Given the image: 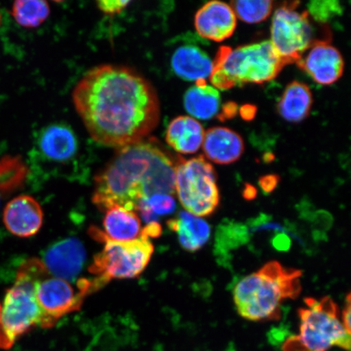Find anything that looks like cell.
<instances>
[{
    "mask_svg": "<svg viewBox=\"0 0 351 351\" xmlns=\"http://www.w3.org/2000/svg\"><path fill=\"white\" fill-rule=\"evenodd\" d=\"M177 160L155 138L118 149L95 178L92 201L101 210L121 207L135 210L154 195L175 194Z\"/></svg>",
    "mask_w": 351,
    "mask_h": 351,
    "instance_id": "7a4b0ae2",
    "label": "cell"
},
{
    "mask_svg": "<svg viewBox=\"0 0 351 351\" xmlns=\"http://www.w3.org/2000/svg\"><path fill=\"white\" fill-rule=\"evenodd\" d=\"M284 63L270 41L248 44L232 49L219 48L210 76L213 86L226 90L245 84H263L274 80Z\"/></svg>",
    "mask_w": 351,
    "mask_h": 351,
    "instance_id": "277c9868",
    "label": "cell"
},
{
    "mask_svg": "<svg viewBox=\"0 0 351 351\" xmlns=\"http://www.w3.org/2000/svg\"><path fill=\"white\" fill-rule=\"evenodd\" d=\"M249 231L247 226L235 221L223 222L219 226L216 237V254L227 256L230 250L247 243Z\"/></svg>",
    "mask_w": 351,
    "mask_h": 351,
    "instance_id": "d4e9b609",
    "label": "cell"
},
{
    "mask_svg": "<svg viewBox=\"0 0 351 351\" xmlns=\"http://www.w3.org/2000/svg\"><path fill=\"white\" fill-rule=\"evenodd\" d=\"M175 193L188 213L197 217L210 216L221 200L213 166L204 156L178 157Z\"/></svg>",
    "mask_w": 351,
    "mask_h": 351,
    "instance_id": "ba28073f",
    "label": "cell"
},
{
    "mask_svg": "<svg viewBox=\"0 0 351 351\" xmlns=\"http://www.w3.org/2000/svg\"><path fill=\"white\" fill-rule=\"evenodd\" d=\"M3 219L4 226L12 234L29 238L40 230L43 212L40 204L33 197L21 195L7 204Z\"/></svg>",
    "mask_w": 351,
    "mask_h": 351,
    "instance_id": "4fadbf2b",
    "label": "cell"
},
{
    "mask_svg": "<svg viewBox=\"0 0 351 351\" xmlns=\"http://www.w3.org/2000/svg\"><path fill=\"white\" fill-rule=\"evenodd\" d=\"M204 152L210 161L218 165H230L243 155V139L234 130L226 127H213L205 132Z\"/></svg>",
    "mask_w": 351,
    "mask_h": 351,
    "instance_id": "9a60e30c",
    "label": "cell"
},
{
    "mask_svg": "<svg viewBox=\"0 0 351 351\" xmlns=\"http://www.w3.org/2000/svg\"><path fill=\"white\" fill-rule=\"evenodd\" d=\"M90 234L95 240L104 243L102 251L96 254L89 271L106 285L113 279L138 278L150 263L154 245L147 236L129 241L109 239L104 231L92 227Z\"/></svg>",
    "mask_w": 351,
    "mask_h": 351,
    "instance_id": "52a82bcc",
    "label": "cell"
},
{
    "mask_svg": "<svg viewBox=\"0 0 351 351\" xmlns=\"http://www.w3.org/2000/svg\"><path fill=\"white\" fill-rule=\"evenodd\" d=\"M39 263L32 258L22 263L14 285L5 293L0 317V349H10L19 337L41 326L43 314L35 293Z\"/></svg>",
    "mask_w": 351,
    "mask_h": 351,
    "instance_id": "5b68a950",
    "label": "cell"
},
{
    "mask_svg": "<svg viewBox=\"0 0 351 351\" xmlns=\"http://www.w3.org/2000/svg\"><path fill=\"white\" fill-rule=\"evenodd\" d=\"M130 3V1H125V0H122V1L121 0H110V1L103 0V1L97 2V6L105 15L114 16L120 14Z\"/></svg>",
    "mask_w": 351,
    "mask_h": 351,
    "instance_id": "f1b7e54d",
    "label": "cell"
},
{
    "mask_svg": "<svg viewBox=\"0 0 351 351\" xmlns=\"http://www.w3.org/2000/svg\"><path fill=\"white\" fill-rule=\"evenodd\" d=\"M350 293H349L346 298L345 308L342 314V324L349 333H350Z\"/></svg>",
    "mask_w": 351,
    "mask_h": 351,
    "instance_id": "4dcf8cb0",
    "label": "cell"
},
{
    "mask_svg": "<svg viewBox=\"0 0 351 351\" xmlns=\"http://www.w3.org/2000/svg\"><path fill=\"white\" fill-rule=\"evenodd\" d=\"M231 8L237 17L245 23L257 24L265 21L273 12L274 2L269 1H232Z\"/></svg>",
    "mask_w": 351,
    "mask_h": 351,
    "instance_id": "484cf974",
    "label": "cell"
},
{
    "mask_svg": "<svg viewBox=\"0 0 351 351\" xmlns=\"http://www.w3.org/2000/svg\"><path fill=\"white\" fill-rule=\"evenodd\" d=\"M205 131L203 125L188 116L176 117L166 130L167 143L183 155L195 154L203 146Z\"/></svg>",
    "mask_w": 351,
    "mask_h": 351,
    "instance_id": "e0dca14e",
    "label": "cell"
},
{
    "mask_svg": "<svg viewBox=\"0 0 351 351\" xmlns=\"http://www.w3.org/2000/svg\"><path fill=\"white\" fill-rule=\"evenodd\" d=\"M78 115L91 138L122 148L147 138L159 124L160 104L155 88L125 66H97L73 91Z\"/></svg>",
    "mask_w": 351,
    "mask_h": 351,
    "instance_id": "6da1fadb",
    "label": "cell"
},
{
    "mask_svg": "<svg viewBox=\"0 0 351 351\" xmlns=\"http://www.w3.org/2000/svg\"><path fill=\"white\" fill-rule=\"evenodd\" d=\"M0 21H1V15H0Z\"/></svg>",
    "mask_w": 351,
    "mask_h": 351,
    "instance_id": "e575fe53",
    "label": "cell"
},
{
    "mask_svg": "<svg viewBox=\"0 0 351 351\" xmlns=\"http://www.w3.org/2000/svg\"><path fill=\"white\" fill-rule=\"evenodd\" d=\"M306 307L298 311L300 335L289 339L284 351H328L333 346L349 351L350 333L340 320L339 309L329 297L305 300Z\"/></svg>",
    "mask_w": 351,
    "mask_h": 351,
    "instance_id": "8992f818",
    "label": "cell"
},
{
    "mask_svg": "<svg viewBox=\"0 0 351 351\" xmlns=\"http://www.w3.org/2000/svg\"><path fill=\"white\" fill-rule=\"evenodd\" d=\"M176 75L186 81L206 80L213 71L214 60L195 44H186L176 49L171 60Z\"/></svg>",
    "mask_w": 351,
    "mask_h": 351,
    "instance_id": "2e32d148",
    "label": "cell"
},
{
    "mask_svg": "<svg viewBox=\"0 0 351 351\" xmlns=\"http://www.w3.org/2000/svg\"><path fill=\"white\" fill-rule=\"evenodd\" d=\"M302 271L271 261L236 284L234 300L241 317L252 322L278 319L280 305L302 291Z\"/></svg>",
    "mask_w": 351,
    "mask_h": 351,
    "instance_id": "3957f363",
    "label": "cell"
},
{
    "mask_svg": "<svg viewBox=\"0 0 351 351\" xmlns=\"http://www.w3.org/2000/svg\"><path fill=\"white\" fill-rule=\"evenodd\" d=\"M278 180L275 177H267L261 179V185L263 188V191L265 193H269L274 190L278 184Z\"/></svg>",
    "mask_w": 351,
    "mask_h": 351,
    "instance_id": "1f68e13d",
    "label": "cell"
},
{
    "mask_svg": "<svg viewBox=\"0 0 351 351\" xmlns=\"http://www.w3.org/2000/svg\"><path fill=\"white\" fill-rule=\"evenodd\" d=\"M307 13L313 17V19L322 23L335 19L343 12V7L339 1L327 0V1H311L307 7Z\"/></svg>",
    "mask_w": 351,
    "mask_h": 351,
    "instance_id": "4316f807",
    "label": "cell"
},
{
    "mask_svg": "<svg viewBox=\"0 0 351 351\" xmlns=\"http://www.w3.org/2000/svg\"><path fill=\"white\" fill-rule=\"evenodd\" d=\"M313 104L310 88L304 82L293 81L285 88L276 109L284 120L300 123L309 116Z\"/></svg>",
    "mask_w": 351,
    "mask_h": 351,
    "instance_id": "d6986e66",
    "label": "cell"
},
{
    "mask_svg": "<svg viewBox=\"0 0 351 351\" xmlns=\"http://www.w3.org/2000/svg\"><path fill=\"white\" fill-rule=\"evenodd\" d=\"M273 245L280 252H287L291 247V241L287 234H278L273 239Z\"/></svg>",
    "mask_w": 351,
    "mask_h": 351,
    "instance_id": "f546056e",
    "label": "cell"
},
{
    "mask_svg": "<svg viewBox=\"0 0 351 351\" xmlns=\"http://www.w3.org/2000/svg\"><path fill=\"white\" fill-rule=\"evenodd\" d=\"M169 229L178 234L182 247L188 252H195L204 247L210 237V227L204 219L181 210L168 222Z\"/></svg>",
    "mask_w": 351,
    "mask_h": 351,
    "instance_id": "ac0fdd59",
    "label": "cell"
},
{
    "mask_svg": "<svg viewBox=\"0 0 351 351\" xmlns=\"http://www.w3.org/2000/svg\"><path fill=\"white\" fill-rule=\"evenodd\" d=\"M12 15L25 28H36L50 15V6L42 0H19L13 3Z\"/></svg>",
    "mask_w": 351,
    "mask_h": 351,
    "instance_id": "603a6c76",
    "label": "cell"
},
{
    "mask_svg": "<svg viewBox=\"0 0 351 351\" xmlns=\"http://www.w3.org/2000/svg\"><path fill=\"white\" fill-rule=\"evenodd\" d=\"M1 310H2V305L0 304V317H1Z\"/></svg>",
    "mask_w": 351,
    "mask_h": 351,
    "instance_id": "836d02e7",
    "label": "cell"
},
{
    "mask_svg": "<svg viewBox=\"0 0 351 351\" xmlns=\"http://www.w3.org/2000/svg\"><path fill=\"white\" fill-rule=\"evenodd\" d=\"M35 293L43 314L41 327L49 328L65 315L80 310L91 291L81 280L76 289L68 280L55 278L40 261L35 275Z\"/></svg>",
    "mask_w": 351,
    "mask_h": 351,
    "instance_id": "9c48e42d",
    "label": "cell"
},
{
    "mask_svg": "<svg viewBox=\"0 0 351 351\" xmlns=\"http://www.w3.org/2000/svg\"><path fill=\"white\" fill-rule=\"evenodd\" d=\"M195 26L202 38L222 42L234 34L237 27V16L229 4L210 1L205 3L196 12Z\"/></svg>",
    "mask_w": 351,
    "mask_h": 351,
    "instance_id": "7c38bea8",
    "label": "cell"
},
{
    "mask_svg": "<svg viewBox=\"0 0 351 351\" xmlns=\"http://www.w3.org/2000/svg\"><path fill=\"white\" fill-rule=\"evenodd\" d=\"M85 261L86 251L81 241L70 238L48 249L43 262L51 275L69 282L77 278Z\"/></svg>",
    "mask_w": 351,
    "mask_h": 351,
    "instance_id": "5bb4252c",
    "label": "cell"
},
{
    "mask_svg": "<svg viewBox=\"0 0 351 351\" xmlns=\"http://www.w3.org/2000/svg\"><path fill=\"white\" fill-rule=\"evenodd\" d=\"M149 208L154 214L169 215L176 209L174 197L170 195H154L146 199Z\"/></svg>",
    "mask_w": 351,
    "mask_h": 351,
    "instance_id": "83f0119b",
    "label": "cell"
},
{
    "mask_svg": "<svg viewBox=\"0 0 351 351\" xmlns=\"http://www.w3.org/2000/svg\"><path fill=\"white\" fill-rule=\"evenodd\" d=\"M28 169L20 157L6 156L0 160V195L19 190L27 178Z\"/></svg>",
    "mask_w": 351,
    "mask_h": 351,
    "instance_id": "cb8c5ba5",
    "label": "cell"
},
{
    "mask_svg": "<svg viewBox=\"0 0 351 351\" xmlns=\"http://www.w3.org/2000/svg\"><path fill=\"white\" fill-rule=\"evenodd\" d=\"M296 64L317 84L329 86L339 81L344 73L341 52L327 41L315 40Z\"/></svg>",
    "mask_w": 351,
    "mask_h": 351,
    "instance_id": "8fae6325",
    "label": "cell"
},
{
    "mask_svg": "<svg viewBox=\"0 0 351 351\" xmlns=\"http://www.w3.org/2000/svg\"><path fill=\"white\" fill-rule=\"evenodd\" d=\"M300 2L283 3L274 12L271 43L285 66L297 64L313 40V25L306 11H298Z\"/></svg>",
    "mask_w": 351,
    "mask_h": 351,
    "instance_id": "30bf717a",
    "label": "cell"
},
{
    "mask_svg": "<svg viewBox=\"0 0 351 351\" xmlns=\"http://www.w3.org/2000/svg\"><path fill=\"white\" fill-rule=\"evenodd\" d=\"M104 234L109 239L129 241L142 234V222L137 213L121 207H112L105 210Z\"/></svg>",
    "mask_w": 351,
    "mask_h": 351,
    "instance_id": "44dd1931",
    "label": "cell"
},
{
    "mask_svg": "<svg viewBox=\"0 0 351 351\" xmlns=\"http://www.w3.org/2000/svg\"><path fill=\"white\" fill-rule=\"evenodd\" d=\"M39 146L44 156L54 161H67L77 151V140L73 131L63 125H51L44 130Z\"/></svg>",
    "mask_w": 351,
    "mask_h": 351,
    "instance_id": "7402d4cb",
    "label": "cell"
},
{
    "mask_svg": "<svg viewBox=\"0 0 351 351\" xmlns=\"http://www.w3.org/2000/svg\"><path fill=\"white\" fill-rule=\"evenodd\" d=\"M256 195V191L254 190V188L252 186H247L245 189L244 192V196L247 199H253L254 197Z\"/></svg>",
    "mask_w": 351,
    "mask_h": 351,
    "instance_id": "d6a6232c",
    "label": "cell"
},
{
    "mask_svg": "<svg viewBox=\"0 0 351 351\" xmlns=\"http://www.w3.org/2000/svg\"><path fill=\"white\" fill-rule=\"evenodd\" d=\"M221 98L216 88L206 80L195 82L184 95V107L194 119L210 120L216 117L221 108Z\"/></svg>",
    "mask_w": 351,
    "mask_h": 351,
    "instance_id": "ffe728a7",
    "label": "cell"
}]
</instances>
